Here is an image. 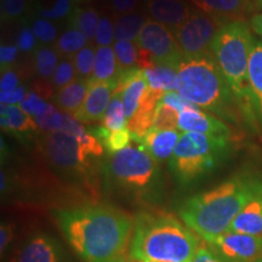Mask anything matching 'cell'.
I'll return each mask as SVG.
<instances>
[{"instance_id": "cell-1", "label": "cell", "mask_w": 262, "mask_h": 262, "mask_svg": "<svg viewBox=\"0 0 262 262\" xmlns=\"http://www.w3.org/2000/svg\"><path fill=\"white\" fill-rule=\"evenodd\" d=\"M81 262H119L126 256L134 220L116 206L85 204L52 212Z\"/></svg>"}, {"instance_id": "cell-2", "label": "cell", "mask_w": 262, "mask_h": 262, "mask_svg": "<svg viewBox=\"0 0 262 262\" xmlns=\"http://www.w3.org/2000/svg\"><path fill=\"white\" fill-rule=\"evenodd\" d=\"M37 146L48 168L60 181L93 201L100 198L104 147L89 129L79 135L63 131L39 133Z\"/></svg>"}, {"instance_id": "cell-3", "label": "cell", "mask_w": 262, "mask_h": 262, "mask_svg": "<svg viewBox=\"0 0 262 262\" xmlns=\"http://www.w3.org/2000/svg\"><path fill=\"white\" fill-rule=\"evenodd\" d=\"M203 242L166 212L141 211L134 219L127 256L143 262H192Z\"/></svg>"}, {"instance_id": "cell-4", "label": "cell", "mask_w": 262, "mask_h": 262, "mask_svg": "<svg viewBox=\"0 0 262 262\" xmlns=\"http://www.w3.org/2000/svg\"><path fill=\"white\" fill-rule=\"evenodd\" d=\"M260 180L237 175L180 205L179 216L203 241L228 232L232 222L251 198Z\"/></svg>"}, {"instance_id": "cell-5", "label": "cell", "mask_w": 262, "mask_h": 262, "mask_svg": "<svg viewBox=\"0 0 262 262\" xmlns=\"http://www.w3.org/2000/svg\"><path fill=\"white\" fill-rule=\"evenodd\" d=\"M178 91L189 102L225 123H245L237 98L212 52L195 56L183 55L178 64Z\"/></svg>"}, {"instance_id": "cell-6", "label": "cell", "mask_w": 262, "mask_h": 262, "mask_svg": "<svg viewBox=\"0 0 262 262\" xmlns=\"http://www.w3.org/2000/svg\"><path fill=\"white\" fill-rule=\"evenodd\" d=\"M102 189L134 204H155L163 194L159 163L136 143H130L120 152L106 156Z\"/></svg>"}, {"instance_id": "cell-7", "label": "cell", "mask_w": 262, "mask_h": 262, "mask_svg": "<svg viewBox=\"0 0 262 262\" xmlns=\"http://www.w3.org/2000/svg\"><path fill=\"white\" fill-rule=\"evenodd\" d=\"M254 42L250 25L245 19L233 21L217 32L211 44V52L237 98L244 122L256 130L258 125L249 85V61Z\"/></svg>"}, {"instance_id": "cell-8", "label": "cell", "mask_w": 262, "mask_h": 262, "mask_svg": "<svg viewBox=\"0 0 262 262\" xmlns=\"http://www.w3.org/2000/svg\"><path fill=\"white\" fill-rule=\"evenodd\" d=\"M231 149L228 137L182 133L169 160V170L180 187L188 188L214 171Z\"/></svg>"}, {"instance_id": "cell-9", "label": "cell", "mask_w": 262, "mask_h": 262, "mask_svg": "<svg viewBox=\"0 0 262 262\" xmlns=\"http://www.w3.org/2000/svg\"><path fill=\"white\" fill-rule=\"evenodd\" d=\"M229 24L224 19L194 9L191 16L173 31L176 41L185 56L211 52V44L217 32Z\"/></svg>"}, {"instance_id": "cell-10", "label": "cell", "mask_w": 262, "mask_h": 262, "mask_svg": "<svg viewBox=\"0 0 262 262\" xmlns=\"http://www.w3.org/2000/svg\"><path fill=\"white\" fill-rule=\"evenodd\" d=\"M135 42L137 47L149 52L157 62L179 63L183 57L171 29L152 19L142 28Z\"/></svg>"}, {"instance_id": "cell-11", "label": "cell", "mask_w": 262, "mask_h": 262, "mask_svg": "<svg viewBox=\"0 0 262 262\" xmlns=\"http://www.w3.org/2000/svg\"><path fill=\"white\" fill-rule=\"evenodd\" d=\"M205 242L227 262H257L262 258V237L228 231Z\"/></svg>"}, {"instance_id": "cell-12", "label": "cell", "mask_w": 262, "mask_h": 262, "mask_svg": "<svg viewBox=\"0 0 262 262\" xmlns=\"http://www.w3.org/2000/svg\"><path fill=\"white\" fill-rule=\"evenodd\" d=\"M60 242L50 234L37 232L25 239L15 251L11 262H66Z\"/></svg>"}, {"instance_id": "cell-13", "label": "cell", "mask_w": 262, "mask_h": 262, "mask_svg": "<svg viewBox=\"0 0 262 262\" xmlns=\"http://www.w3.org/2000/svg\"><path fill=\"white\" fill-rule=\"evenodd\" d=\"M114 90L116 84L113 83L89 80V93L83 106L74 114L75 119L83 124H101Z\"/></svg>"}, {"instance_id": "cell-14", "label": "cell", "mask_w": 262, "mask_h": 262, "mask_svg": "<svg viewBox=\"0 0 262 262\" xmlns=\"http://www.w3.org/2000/svg\"><path fill=\"white\" fill-rule=\"evenodd\" d=\"M133 142L146 150L158 163L171 159L181 134L180 130L149 129L143 134H131Z\"/></svg>"}, {"instance_id": "cell-15", "label": "cell", "mask_w": 262, "mask_h": 262, "mask_svg": "<svg viewBox=\"0 0 262 262\" xmlns=\"http://www.w3.org/2000/svg\"><path fill=\"white\" fill-rule=\"evenodd\" d=\"M179 130L182 133L204 134L232 139V129L224 120L201 108L187 110L180 113Z\"/></svg>"}, {"instance_id": "cell-16", "label": "cell", "mask_w": 262, "mask_h": 262, "mask_svg": "<svg viewBox=\"0 0 262 262\" xmlns=\"http://www.w3.org/2000/svg\"><path fill=\"white\" fill-rule=\"evenodd\" d=\"M191 5L189 0H147L146 11L152 21L173 32L194 11Z\"/></svg>"}, {"instance_id": "cell-17", "label": "cell", "mask_w": 262, "mask_h": 262, "mask_svg": "<svg viewBox=\"0 0 262 262\" xmlns=\"http://www.w3.org/2000/svg\"><path fill=\"white\" fill-rule=\"evenodd\" d=\"M0 123L3 133L10 134L21 141L37 137L40 133L34 118L26 113L18 104H2Z\"/></svg>"}, {"instance_id": "cell-18", "label": "cell", "mask_w": 262, "mask_h": 262, "mask_svg": "<svg viewBox=\"0 0 262 262\" xmlns=\"http://www.w3.org/2000/svg\"><path fill=\"white\" fill-rule=\"evenodd\" d=\"M229 232L262 237V181L242 211L232 222Z\"/></svg>"}, {"instance_id": "cell-19", "label": "cell", "mask_w": 262, "mask_h": 262, "mask_svg": "<svg viewBox=\"0 0 262 262\" xmlns=\"http://www.w3.org/2000/svg\"><path fill=\"white\" fill-rule=\"evenodd\" d=\"M193 8L226 22L241 21L253 9L250 0H189Z\"/></svg>"}, {"instance_id": "cell-20", "label": "cell", "mask_w": 262, "mask_h": 262, "mask_svg": "<svg viewBox=\"0 0 262 262\" xmlns=\"http://www.w3.org/2000/svg\"><path fill=\"white\" fill-rule=\"evenodd\" d=\"M89 93V79L77 78L63 89L56 91L51 97L54 106L61 112L74 114L80 110Z\"/></svg>"}, {"instance_id": "cell-21", "label": "cell", "mask_w": 262, "mask_h": 262, "mask_svg": "<svg viewBox=\"0 0 262 262\" xmlns=\"http://www.w3.org/2000/svg\"><path fill=\"white\" fill-rule=\"evenodd\" d=\"M249 85L258 127L262 129V39H255L249 61Z\"/></svg>"}, {"instance_id": "cell-22", "label": "cell", "mask_w": 262, "mask_h": 262, "mask_svg": "<svg viewBox=\"0 0 262 262\" xmlns=\"http://www.w3.org/2000/svg\"><path fill=\"white\" fill-rule=\"evenodd\" d=\"M178 64L156 62L152 67L142 70L148 86L164 93L178 91Z\"/></svg>"}, {"instance_id": "cell-23", "label": "cell", "mask_w": 262, "mask_h": 262, "mask_svg": "<svg viewBox=\"0 0 262 262\" xmlns=\"http://www.w3.org/2000/svg\"><path fill=\"white\" fill-rule=\"evenodd\" d=\"M119 77V67L116 57V52L112 47H97L96 61H95L94 73L89 80L107 81L116 84Z\"/></svg>"}, {"instance_id": "cell-24", "label": "cell", "mask_w": 262, "mask_h": 262, "mask_svg": "<svg viewBox=\"0 0 262 262\" xmlns=\"http://www.w3.org/2000/svg\"><path fill=\"white\" fill-rule=\"evenodd\" d=\"M114 39L116 41H136L137 37L149 18L145 12L134 11L129 14L114 16Z\"/></svg>"}, {"instance_id": "cell-25", "label": "cell", "mask_w": 262, "mask_h": 262, "mask_svg": "<svg viewBox=\"0 0 262 262\" xmlns=\"http://www.w3.org/2000/svg\"><path fill=\"white\" fill-rule=\"evenodd\" d=\"M100 16L97 10L93 6L77 5L68 16V25L70 28H74L83 33L88 40L93 42L96 37Z\"/></svg>"}, {"instance_id": "cell-26", "label": "cell", "mask_w": 262, "mask_h": 262, "mask_svg": "<svg viewBox=\"0 0 262 262\" xmlns=\"http://www.w3.org/2000/svg\"><path fill=\"white\" fill-rule=\"evenodd\" d=\"M58 58H60V55L57 54L54 47L39 45L33 54V67L40 79L50 81L58 63H60Z\"/></svg>"}, {"instance_id": "cell-27", "label": "cell", "mask_w": 262, "mask_h": 262, "mask_svg": "<svg viewBox=\"0 0 262 262\" xmlns=\"http://www.w3.org/2000/svg\"><path fill=\"white\" fill-rule=\"evenodd\" d=\"M89 42L83 33L74 28H68L58 37L54 48L61 58H73Z\"/></svg>"}, {"instance_id": "cell-28", "label": "cell", "mask_w": 262, "mask_h": 262, "mask_svg": "<svg viewBox=\"0 0 262 262\" xmlns=\"http://www.w3.org/2000/svg\"><path fill=\"white\" fill-rule=\"evenodd\" d=\"M101 125L107 127L111 131L122 130L124 127H127L125 111H124V104L120 94L113 93L112 100L108 104V108L106 113H104Z\"/></svg>"}, {"instance_id": "cell-29", "label": "cell", "mask_w": 262, "mask_h": 262, "mask_svg": "<svg viewBox=\"0 0 262 262\" xmlns=\"http://www.w3.org/2000/svg\"><path fill=\"white\" fill-rule=\"evenodd\" d=\"M114 52L118 62V67L120 72L137 68V57H139V50L135 41L119 40L114 41L113 45Z\"/></svg>"}, {"instance_id": "cell-30", "label": "cell", "mask_w": 262, "mask_h": 262, "mask_svg": "<svg viewBox=\"0 0 262 262\" xmlns=\"http://www.w3.org/2000/svg\"><path fill=\"white\" fill-rule=\"evenodd\" d=\"M96 45L89 42L84 49L78 52L73 60L75 71H77L78 78L81 79H90L94 73L95 61H96Z\"/></svg>"}, {"instance_id": "cell-31", "label": "cell", "mask_w": 262, "mask_h": 262, "mask_svg": "<svg viewBox=\"0 0 262 262\" xmlns=\"http://www.w3.org/2000/svg\"><path fill=\"white\" fill-rule=\"evenodd\" d=\"M77 71H75L73 60L72 58H61L56 71L50 79V84L55 93L63 89L68 84L77 79Z\"/></svg>"}, {"instance_id": "cell-32", "label": "cell", "mask_w": 262, "mask_h": 262, "mask_svg": "<svg viewBox=\"0 0 262 262\" xmlns=\"http://www.w3.org/2000/svg\"><path fill=\"white\" fill-rule=\"evenodd\" d=\"M179 116L180 113L175 108L159 101L152 127L157 130H179Z\"/></svg>"}, {"instance_id": "cell-33", "label": "cell", "mask_w": 262, "mask_h": 262, "mask_svg": "<svg viewBox=\"0 0 262 262\" xmlns=\"http://www.w3.org/2000/svg\"><path fill=\"white\" fill-rule=\"evenodd\" d=\"M112 12H103L100 16V22L95 37L94 44L96 47H110L112 42L116 40L114 39V21Z\"/></svg>"}, {"instance_id": "cell-34", "label": "cell", "mask_w": 262, "mask_h": 262, "mask_svg": "<svg viewBox=\"0 0 262 262\" xmlns=\"http://www.w3.org/2000/svg\"><path fill=\"white\" fill-rule=\"evenodd\" d=\"M133 142V136H131L130 130L127 127H124L122 130L111 131L107 139L102 142V146L106 149L107 155H113V153L120 152L130 143Z\"/></svg>"}, {"instance_id": "cell-35", "label": "cell", "mask_w": 262, "mask_h": 262, "mask_svg": "<svg viewBox=\"0 0 262 262\" xmlns=\"http://www.w3.org/2000/svg\"><path fill=\"white\" fill-rule=\"evenodd\" d=\"M32 31L41 45L52 44L57 40V28L52 22L45 18H37L32 25Z\"/></svg>"}, {"instance_id": "cell-36", "label": "cell", "mask_w": 262, "mask_h": 262, "mask_svg": "<svg viewBox=\"0 0 262 262\" xmlns=\"http://www.w3.org/2000/svg\"><path fill=\"white\" fill-rule=\"evenodd\" d=\"M27 8V0H2V22H14L24 17Z\"/></svg>"}, {"instance_id": "cell-37", "label": "cell", "mask_w": 262, "mask_h": 262, "mask_svg": "<svg viewBox=\"0 0 262 262\" xmlns=\"http://www.w3.org/2000/svg\"><path fill=\"white\" fill-rule=\"evenodd\" d=\"M18 106L21 107L26 113L34 118L47 112L50 103H48L47 101L44 100V97L40 96L37 91L32 90L28 91V94L26 95L24 101H22Z\"/></svg>"}, {"instance_id": "cell-38", "label": "cell", "mask_w": 262, "mask_h": 262, "mask_svg": "<svg viewBox=\"0 0 262 262\" xmlns=\"http://www.w3.org/2000/svg\"><path fill=\"white\" fill-rule=\"evenodd\" d=\"M38 39L35 38L32 28L28 26H24L19 29L16 37V45H17L19 52L25 55H33L39 47Z\"/></svg>"}, {"instance_id": "cell-39", "label": "cell", "mask_w": 262, "mask_h": 262, "mask_svg": "<svg viewBox=\"0 0 262 262\" xmlns=\"http://www.w3.org/2000/svg\"><path fill=\"white\" fill-rule=\"evenodd\" d=\"M71 0H56L52 9H41L40 16L45 19H58L68 17L71 12L73 11L74 5Z\"/></svg>"}, {"instance_id": "cell-40", "label": "cell", "mask_w": 262, "mask_h": 262, "mask_svg": "<svg viewBox=\"0 0 262 262\" xmlns=\"http://www.w3.org/2000/svg\"><path fill=\"white\" fill-rule=\"evenodd\" d=\"M21 81V74L16 70V67H9L2 71L0 78V95L10 94L11 91L17 89Z\"/></svg>"}, {"instance_id": "cell-41", "label": "cell", "mask_w": 262, "mask_h": 262, "mask_svg": "<svg viewBox=\"0 0 262 262\" xmlns=\"http://www.w3.org/2000/svg\"><path fill=\"white\" fill-rule=\"evenodd\" d=\"M163 103L168 104V106L175 108L179 113L183 112V111L187 110H194V108H199L198 106H195L194 103L189 102L188 100H186L185 97L182 96L179 91H168V93L164 94V96L162 97Z\"/></svg>"}, {"instance_id": "cell-42", "label": "cell", "mask_w": 262, "mask_h": 262, "mask_svg": "<svg viewBox=\"0 0 262 262\" xmlns=\"http://www.w3.org/2000/svg\"><path fill=\"white\" fill-rule=\"evenodd\" d=\"M19 50L16 44H2L0 47V70L15 67Z\"/></svg>"}, {"instance_id": "cell-43", "label": "cell", "mask_w": 262, "mask_h": 262, "mask_svg": "<svg viewBox=\"0 0 262 262\" xmlns=\"http://www.w3.org/2000/svg\"><path fill=\"white\" fill-rule=\"evenodd\" d=\"M192 262H227L217 251H215L210 245L204 241L196 251Z\"/></svg>"}, {"instance_id": "cell-44", "label": "cell", "mask_w": 262, "mask_h": 262, "mask_svg": "<svg viewBox=\"0 0 262 262\" xmlns=\"http://www.w3.org/2000/svg\"><path fill=\"white\" fill-rule=\"evenodd\" d=\"M140 4V0H111L110 10L114 16L134 12Z\"/></svg>"}, {"instance_id": "cell-45", "label": "cell", "mask_w": 262, "mask_h": 262, "mask_svg": "<svg viewBox=\"0 0 262 262\" xmlns=\"http://www.w3.org/2000/svg\"><path fill=\"white\" fill-rule=\"evenodd\" d=\"M14 226L9 222H2L0 226V254H2V258L4 257V254L8 251L10 244L12 243L14 239Z\"/></svg>"}, {"instance_id": "cell-46", "label": "cell", "mask_w": 262, "mask_h": 262, "mask_svg": "<svg viewBox=\"0 0 262 262\" xmlns=\"http://www.w3.org/2000/svg\"><path fill=\"white\" fill-rule=\"evenodd\" d=\"M28 94L27 86L24 84H21L17 89L11 91L10 94L6 95H0V102L2 104H19L24 101L26 95Z\"/></svg>"}, {"instance_id": "cell-47", "label": "cell", "mask_w": 262, "mask_h": 262, "mask_svg": "<svg viewBox=\"0 0 262 262\" xmlns=\"http://www.w3.org/2000/svg\"><path fill=\"white\" fill-rule=\"evenodd\" d=\"M250 27L262 39V14H257L251 17Z\"/></svg>"}, {"instance_id": "cell-48", "label": "cell", "mask_w": 262, "mask_h": 262, "mask_svg": "<svg viewBox=\"0 0 262 262\" xmlns=\"http://www.w3.org/2000/svg\"><path fill=\"white\" fill-rule=\"evenodd\" d=\"M73 4H83V3H88L90 2V0H71Z\"/></svg>"}, {"instance_id": "cell-49", "label": "cell", "mask_w": 262, "mask_h": 262, "mask_svg": "<svg viewBox=\"0 0 262 262\" xmlns=\"http://www.w3.org/2000/svg\"><path fill=\"white\" fill-rule=\"evenodd\" d=\"M256 5L258 9H262V0H256Z\"/></svg>"}, {"instance_id": "cell-50", "label": "cell", "mask_w": 262, "mask_h": 262, "mask_svg": "<svg viewBox=\"0 0 262 262\" xmlns=\"http://www.w3.org/2000/svg\"><path fill=\"white\" fill-rule=\"evenodd\" d=\"M119 262H129V256H127V255H126V256H125V257H124V258H123V260H120Z\"/></svg>"}, {"instance_id": "cell-51", "label": "cell", "mask_w": 262, "mask_h": 262, "mask_svg": "<svg viewBox=\"0 0 262 262\" xmlns=\"http://www.w3.org/2000/svg\"><path fill=\"white\" fill-rule=\"evenodd\" d=\"M257 262H262V258H261V260H258V261H257Z\"/></svg>"}]
</instances>
